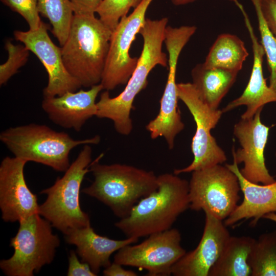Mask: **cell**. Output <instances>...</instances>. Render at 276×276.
Listing matches in <instances>:
<instances>
[{
	"instance_id": "1",
	"label": "cell",
	"mask_w": 276,
	"mask_h": 276,
	"mask_svg": "<svg viewBox=\"0 0 276 276\" xmlns=\"http://www.w3.org/2000/svg\"><path fill=\"white\" fill-rule=\"evenodd\" d=\"M168 22L167 17L154 20L146 18L139 33L143 39V49L125 88L113 98L105 90L97 102L96 117L112 121L116 130L121 135H128L132 130L130 113L133 103L136 96L146 87L150 72L157 65L168 67V57L162 50Z\"/></svg>"
},
{
	"instance_id": "2",
	"label": "cell",
	"mask_w": 276,
	"mask_h": 276,
	"mask_svg": "<svg viewBox=\"0 0 276 276\" xmlns=\"http://www.w3.org/2000/svg\"><path fill=\"white\" fill-rule=\"evenodd\" d=\"M174 173L157 176V189L142 198L114 225L127 237L140 238L172 228L190 207L189 182Z\"/></svg>"
},
{
	"instance_id": "3",
	"label": "cell",
	"mask_w": 276,
	"mask_h": 276,
	"mask_svg": "<svg viewBox=\"0 0 276 276\" xmlns=\"http://www.w3.org/2000/svg\"><path fill=\"white\" fill-rule=\"evenodd\" d=\"M112 31L95 13L74 14L70 32L61 46L68 73L85 87L100 84Z\"/></svg>"
},
{
	"instance_id": "4",
	"label": "cell",
	"mask_w": 276,
	"mask_h": 276,
	"mask_svg": "<svg viewBox=\"0 0 276 276\" xmlns=\"http://www.w3.org/2000/svg\"><path fill=\"white\" fill-rule=\"evenodd\" d=\"M103 155L90 164L94 179L82 192L102 202L122 219L142 198L157 189V176L153 171L131 165L101 164L99 162Z\"/></svg>"
},
{
	"instance_id": "5",
	"label": "cell",
	"mask_w": 276,
	"mask_h": 276,
	"mask_svg": "<svg viewBox=\"0 0 276 276\" xmlns=\"http://www.w3.org/2000/svg\"><path fill=\"white\" fill-rule=\"evenodd\" d=\"M0 140L16 157L64 172L71 165L69 155L73 148L97 144L100 137L74 140L66 132L56 131L45 125L31 123L2 131Z\"/></svg>"
},
{
	"instance_id": "6",
	"label": "cell",
	"mask_w": 276,
	"mask_h": 276,
	"mask_svg": "<svg viewBox=\"0 0 276 276\" xmlns=\"http://www.w3.org/2000/svg\"><path fill=\"white\" fill-rule=\"evenodd\" d=\"M91 154L89 144L84 145L63 176L40 192L47 197L39 205V215L64 235L90 225L88 215L80 206V192L85 175L90 172Z\"/></svg>"
},
{
	"instance_id": "7",
	"label": "cell",
	"mask_w": 276,
	"mask_h": 276,
	"mask_svg": "<svg viewBox=\"0 0 276 276\" xmlns=\"http://www.w3.org/2000/svg\"><path fill=\"white\" fill-rule=\"evenodd\" d=\"M16 235L10 240L13 255L0 262L8 276H32L53 260L60 239L53 233L52 225L39 213L19 222Z\"/></svg>"
},
{
	"instance_id": "8",
	"label": "cell",
	"mask_w": 276,
	"mask_h": 276,
	"mask_svg": "<svg viewBox=\"0 0 276 276\" xmlns=\"http://www.w3.org/2000/svg\"><path fill=\"white\" fill-rule=\"evenodd\" d=\"M189 182V209L192 210H202L223 221L238 205L239 180L226 166L194 171Z\"/></svg>"
},
{
	"instance_id": "9",
	"label": "cell",
	"mask_w": 276,
	"mask_h": 276,
	"mask_svg": "<svg viewBox=\"0 0 276 276\" xmlns=\"http://www.w3.org/2000/svg\"><path fill=\"white\" fill-rule=\"evenodd\" d=\"M177 90L178 99L193 117L196 129L191 143L192 162L185 168L175 169L173 173L179 175L223 164L226 156L211 133L220 119L222 110L212 109L203 102L192 83H177Z\"/></svg>"
},
{
	"instance_id": "10",
	"label": "cell",
	"mask_w": 276,
	"mask_h": 276,
	"mask_svg": "<svg viewBox=\"0 0 276 276\" xmlns=\"http://www.w3.org/2000/svg\"><path fill=\"white\" fill-rule=\"evenodd\" d=\"M177 228L151 234L141 243L127 245L117 251L113 262L145 269L149 276L171 275L174 264L186 252Z\"/></svg>"
},
{
	"instance_id": "11",
	"label": "cell",
	"mask_w": 276,
	"mask_h": 276,
	"mask_svg": "<svg viewBox=\"0 0 276 276\" xmlns=\"http://www.w3.org/2000/svg\"><path fill=\"white\" fill-rule=\"evenodd\" d=\"M153 1L143 0L132 13L120 19L112 32L100 83L105 90H111L126 84L133 72L138 58L130 56V49L146 19L147 11Z\"/></svg>"
},
{
	"instance_id": "12",
	"label": "cell",
	"mask_w": 276,
	"mask_h": 276,
	"mask_svg": "<svg viewBox=\"0 0 276 276\" xmlns=\"http://www.w3.org/2000/svg\"><path fill=\"white\" fill-rule=\"evenodd\" d=\"M48 24L41 22L35 31L15 30V39L22 42L40 60L48 75L47 86L43 90V97L60 96L67 91H76L82 86L67 71L63 62L61 48L50 38Z\"/></svg>"
},
{
	"instance_id": "13",
	"label": "cell",
	"mask_w": 276,
	"mask_h": 276,
	"mask_svg": "<svg viewBox=\"0 0 276 276\" xmlns=\"http://www.w3.org/2000/svg\"><path fill=\"white\" fill-rule=\"evenodd\" d=\"M263 108L248 119H241L234 127V134L241 148L233 149V160L238 165L243 163L240 170L242 176L248 181L263 185L276 180L270 174L265 164L264 149L269 128L263 124L260 116Z\"/></svg>"
},
{
	"instance_id": "14",
	"label": "cell",
	"mask_w": 276,
	"mask_h": 276,
	"mask_svg": "<svg viewBox=\"0 0 276 276\" xmlns=\"http://www.w3.org/2000/svg\"><path fill=\"white\" fill-rule=\"evenodd\" d=\"M27 162L6 156L0 165V208L2 218L14 222L39 213L37 198L28 188L24 170Z\"/></svg>"
},
{
	"instance_id": "15",
	"label": "cell",
	"mask_w": 276,
	"mask_h": 276,
	"mask_svg": "<svg viewBox=\"0 0 276 276\" xmlns=\"http://www.w3.org/2000/svg\"><path fill=\"white\" fill-rule=\"evenodd\" d=\"M202 236L197 247L186 254L173 266L174 276H209L231 235L223 221L205 212Z\"/></svg>"
},
{
	"instance_id": "16",
	"label": "cell",
	"mask_w": 276,
	"mask_h": 276,
	"mask_svg": "<svg viewBox=\"0 0 276 276\" xmlns=\"http://www.w3.org/2000/svg\"><path fill=\"white\" fill-rule=\"evenodd\" d=\"M166 48L168 53V78L157 116L146 126L152 139L163 136L169 149L174 147L175 139L185 127L178 107L176 74L179 55L183 49L182 44L176 41L167 43Z\"/></svg>"
},
{
	"instance_id": "17",
	"label": "cell",
	"mask_w": 276,
	"mask_h": 276,
	"mask_svg": "<svg viewBox=\"0 0 276 276\" xmlns=\"http://www.w3.org/2000/svg\"><path fill=\"white\" fill-rule=\"evenodd\" d=\"M103 89L100 83L88 90L67 91L60 96L43 97L41 107L49 119L62 127L80 131L97 112L96 98Z\"/></svg>"
},
{
	"instance_id": "18",
	"label": "cell",
	"mask_w": 276,
	"mask_h": 276,
	"mask_svg": "<svg viewBox=\"0 0 276 276\" xmlns=\"http://www.w3.org/2000/svg\"><path fill=\"white\" fill-rule=\"evenodd\" d=\"M243 16L245 25L252 44L253 64L247 85L241 95L229 102L222 112H228L240 106H246V111L241 118L248 119L253 117L257 111L269 103L276 102V92L266 83L263 71V61L265 55L263 48L255 33L248 15L243 6L238 1L235 3Z\"/></svg>"
},
{
	"instance_id": "19",
	"label": "cell",
	"mask_w": 276,
	"mask_h": 276,
	"mask_svg": "<svg viewBox=\"0 0 276 276\" xmlns=\"http://www.w3.org/2000/svg\"><path fill=\"white\" fill-rule=\"evenodd\" d=\"M225 166L237 176L243 194L241 203L224 220L226 226L249 219H252L250 225L255 226L265 215L276 213V181L267 185L254 183L242 176L235 160Z\"/></svg>"
},
{
	"instance_id": "20",
	"label": "cell",
	"mask_w": 276,
	"mask_h": 276,
	"mask_svg": "<svg viewBox=\"0 0 276 276\" xmlns=\"http://www.w3.org/2000/svg\"><path fill=\"white\" fill-rule=\"evenodd\" d=\"M65 240L76 247V252L81 261L87 263L97 275L101 268L111 263V255L124 246L136 243L139 238L127 237L114 240L97 234L90 225L75 229L65 235Z\"/></svg>"
},
{
	"instance_id": "21",
	"label": "cell",
	"mask_w": 276,
	"mask_h": 276,
	"mask_svg": "<svg viewBox=\"0 0 276 276\" xmlns=\"http://www.w3.org/2000/svg\"><path fill=\"white\" fill-rule=\"evenodd\" d=\"M238 73L199 63L192 70V83L201 100L211 108L217 109L235 82Z\"/></svg>"
},
{
	"instance_id": "22",
	"label": "cell",
	"mask_w": 276,
	"mask_h": 276,
	"mask_svg": "<svg viewBox=\"0 0 276 276\" xmlns=\"http://www.w3.org/2000/svg\"><path fill=\"white\" fill-rule=\"evenodd\" d=\"M255 239L230 236L209 276H250V255Z\"/></svg>"
},
{
	"instance_id": "23",
	"label": "cell",
	"mask_w": 276,
	"mask_h": 276,
	"mask_svg": "<svg viewBox=\"0 0 276 276\" xmlns=\"http://www.w3.org/2000/svg\"><path fill=\"white\" fill-rule=\"evenodd\" d=\"M248 53L244 42L231 34L219 35L211 47L203 64L239 72L242 68Z\"/></svg>"
},
{
	"instance_id": "24",
	"label": "cell",
	"mask_w": 276,
	"mask_h": 276,
	"mask_svg": "<svg viewBox=\"0 0 276 276\" xmlns=\"http://www.w3.org/2000/svg\"><path fill=\"white\" fill-rule=\"evenodd\" d=\"M249 263L251 276H276V229L255 239Z\"/></svg>"
},
{
	"instance_id": "25",
	"label": "cell",
	"mask_w": 276,
	"mask_h": 276,
	"mask_svg": "<svg viewBox=\"0 0 276 276\" xmlns=\"http://www.w3.org/2000/svg\"><path fill=\"white\" fill-rule=\"evenodd\" d=\"M38 10L52 25V32L61 46L65 42L72 25L74 11L70 0H38Z\"/></svg>"
},
{
	"instance_id": "26",
	"label": "cell",
	"mask_w": 276,
	"mask_h": 276,
	"mask_svg": "<svg viewBox=\"0 0 276 276\" xmlns=\"http://www.w3.org/2000/svg\"><path fill=\"white\" fill-rule=\"evenodd\" d=\"M256 11L261 43L266 56L269 71V86L276 92V38L271 33L263 17L259 0H251Z\"/></svg>"
},
{
	"instance_id": "27",
	"label": "cell",
	"mask_w": 276,
	"mask_h": 276,
	"mask_svg": "<svg viewBox=\"0 0 276 276\" xmlns=\"http://www.w3.org/2000/svg\"><path fill=\"white\" fill-rule=\"evenodd\" d=\"M143 0H103L96 10L99 18L112 32L120 19Z\"/></svg>"
},
{
	"instance_id": "28",
	"label": "cell",
	"mask_w": 276,
	"mask_h": 276,
	"mask_svg": "<svg viewBox=\"0 0 276 276\" xmlns=\"http://www.w3.org/2000/svg\"><path fill=\"white\" fill-rule=\"evenodd\" d=\"M5 48L8 52V58L0 65L1 85L6 83L27 63L30 52L24 45H15L10 40L6 41Z\"/></svg>"
},
{
	"instance_id": "29",
	"label": "cell",
	"mask_w": 276,
	"mask_h": 276,
	"mask_svg": "<svg viewBox=\"0 0 276 276\" xmlns=\"http://www.w3.org/2000/svg\"><path fill=\"white\" fill-rule=\"evenodd\" d=\"M12 11L19 13L28 24L30 30H37L42 22L38 10V0H1Z\"/></svg>"
},
{
	"instance_id": "30",
	"label": "cell",
	"mask_w": 276,
	"mask_h": 276,
	"mask_svg": "<svg viewBox=\"0 0 276 276\" xmlns=\"http://www.w3.org/2000/svg\"><path fill=\"white\" fill-rule=\"evenodd\" d=\"M68 276H96L97 275L86 263L80 262L76 252L71 250L68 257Z\"/></svg>"
},
{
	"instance_id": "31",
	"label": "cell",
	"mask_w": 276,
	"mask_h": 276,
	"mask_svg": "<svg viewBox=\"0 0 276 276\" xmlns=\"http://www.w3.org/2000/svg\"><path fill=\"white\" fill-rule=\"evenodd\" d=\"M264 19L276 38V0H259Z\"/></svg>"
},
{
	"instance_id": "32",
	"label": "cell",
	"mask_w": 276,
	"mask_h": 276,
	"mask_svg": "<svg viewBox=\"0 0 276 276\" xmlns=\"http://www.w3.org/2000/svg\"><path fill=\"white\" fill-rule=\"evenodd\" d=\"M74 14L95 13L103 0H70Z\"/></svg>"
},
{
	"instance_id": "33",
	"label": "cell",
	"mask_w": 276,
	"mask_h": 276,
	"mask_svg": "<svg viewBox=\"0 0 276 276\" xmlns=\"http://www.w3.org/2000/svg\"><path fill=\"white\" fill-rule=\"evenodd\" d=\"M105 276H136L137 273L131 270H127L123 267V265L113 262L108 266L105 268L103 271Z\"/></svg>"
},
{
	"instance_id": "34",
	"label": "cell",
	"mask_w": 276,
	"mask_h": 276,
	"mask_svg": "<svg viewBox=\"0 0 276 276\" xmlns=\"http://www.w3.org/2000/svg\"><path fill=\"white\" fill-rule=\"evenodd\" d=\"M175 6H181L187 5L197 0H170Z\"/></svg>"
},
{
	"instance_id": "35",
	"label": "cell",
	"mask_w": 276,
	"mask_h": 276,
	"mask_svg": "<svg viewBox=\"0 0 276 276\" xmlns=\"http://www.w3.org/2000/svg\"><path fill=\"white\" fill-rule=\"evenodd\" d=\"M263 218L268 219L276 223V213H270L265 215Z\"/></svg>"
},
{
	"instance_id": "36",
	"label": "cell",
	"mask_w": 276,
	"mask_h": 276,
	"mask_svg": "<svg viewBox=\"0 0 276 276\" xmlns=\"http://www.w3.org/2000/svg\"><path fill=\"white\" fill-rule=\"evenodd\" d=\"M229 1H232V2H234V3L238 1V0H229Z\"/></svg>"
},
{
	"instance_id": "37",
	"label": "cell",
	"mask_w": 276,
	"mask_h": 276,
	"mask_svg": "<svg viewBox=\"0 0 276 276\" xmlns=\"http://www.w3.org/2000/svg\"><path fill=\"white\" fill-rule=\"evenodd\" d=\"M276 155V154H275Z\"/></svg>"
}]
</instances>
